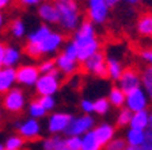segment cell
<instances>
[{"mask_svg": "<svg viewBox=\"0 0 152 150\" xmlns=\"http://www.w3.org/2000/svg\"><path fill=\"white\" fill-rule=\"evenodd\" d=\"M71 41L77 49V58H79L80 64L86 61L88 57H91L94 53L101 50V42L96 37L95 25L90 20H83L80 23V26L73 33Z\"/></svg>", "mask_w": 152, "mask_h": 150, "instance_id": "1", "label": "cell"}, {"mask_svg": "<svg viewBox=\"0 0 152 150\" xmlns=\"http://www.w3.org/2000/svg\"><path fill=\"white\" fill-rule=\"evenodd\" d=\"M64 43H65V37H64L63 33L52 30V33L45 38L41 43H38V45L26 43L25 47H23V51L30 58L54 56V54H57L60 51V49L64 46Z\"/></svg>", "mask_w": 152, "mask_h": 150, "instance_id": "2", "label": "cell"}, {"mask_svg": "<svg viewBox=\"0 0 152 150\" xmlns=\"http://www.w3.org/2000/svg\"><path fill=\"white\" fill-rule=\"evenodd\" d=\"M58 9V26L64 33H75L83 22L80 7L76 0H65L56 3Z\"/></svg>", "mask_w": 152, "mask_h": 150, "instance_id": "3", "label": "cell"}, {"mask_svg": "<svg viewBox=\"0 0 152 150\" xmlns=\"http://www.w3.org/2000/svg\"><path fill=\"white\" fill-rule=\"evenodd\" d=\"M61 75L58 70H54L53 73L41 75L35 83V92L38 96H54L58 92L61 87Z\"/></svg>", "mask_w": 152, "mask_h": 150, "instance_id": "4", "label": "cell"}, {"mask_svg": "<svg viewBox=\"0 0 152 150\" xmlns=\"http://www.w3.org/2000/svg\"><path fill=\"white\" fill-rule=\"evenodd\" d=\"M26 104H27V99L20 88L14 87L12 89H10L7 93L3 95L1 106L8 114H20L26 108Z\"/></svg>", "mask_w": 152, "mask_h": 150, "instance_id": "5", "label": "cell"}, {"mask_svg": "<svg viewBox=\"0 0 152 150\" xmlns=\"http://www.w3.org/2000/svg\"><path fill=\"white\" fill-rule=\"evenodd\" d=\"M86 12H87V20L96 25L106 23L110 14V7L104 0H87L86 4Z\"/></svg>", "mask_w": 152, "mask_h": 150, "instance_id": "6", "label": "cell"}, {"mask_svg": "<svg viewBox=\"0 0 152 150\" xmlns=\"http://www.w3.org/2000/svg\"><path fill=\"white\" fill-rule=\"evenodd\" d=\"M16 131H18V135L25 139V141L33 142L37 141L38 138L42 135V125L38 119L30 118L28 116L27 119H23L20 122L15 123Z\"/></svg>", "mask_w": 152, "mask_h": 150, "instance_id": "7", "label": "cell"}, {"mask_svg": "<svg viewBox=\"0 0 152 150\" xmlns=\"http://www.w3.org/2000/svg\"><path fill=\"white\" fill-rule=\"evenodd\" d=\"M106 56L102 50L94 53L91 57L83 61L82 62V68L86 73H90L92 76L96 77H106L107 72H106Z\"/></svg>", "mask_w": 152, "mask_h": 150, "instance_id": "8", "label": "cell"}, {"mask_svg": "<svg viewBox=\"0 0 152 150\" xmlns=\"http://www.w3.org/2000/svg\"><path fill=\"white\" fill-rule=\"evenodd\" d=\"M73 115L68 112H52L48 116L46 120V130L52 135L65 134L66 128L69 126Z\"/></svg>", "mask_w": 152, "mask_h": 150, "instance_id": "9", "label": "cell"}, {"mask_svg": "<svg viewBox=\"0 0 152 150\" xmlns=\"http://www.w3.org/2000/svg\"><path fill=\"white\" fill-rule=\"evenodd\" d=\"M95 127V118L92 115L83 114L80 116H73L71 120L69 126L66 128V137L68 135H76V137H82L86 133L91 131Z\"/></svg>", "mask_w": 152, "mask_h": 150, "instance_id": "10", "label": "cell"}, {"mask_svg": "<svg viewBox=\"0 0 152 150\" xmlns=\"http://www.w3.org/2000/svg\"><path fill=\"white\" fill-rule=\"evenodd\" d=\"M15 72H16V83L20 84L22 87H28V88L34 87L38 77L41 76L38 66L33 65V64H25V65L18 66V68H15Z\"/></svg>", "mask_w": 152, "mask_h": 150, "instance_id": "11", "label": "cell"}, {"mask_svg": "<svg viewBox=\"0 0 152 150\" xmlns=\"http://www.w3.org/2000/svg\"><path fill=\"white\" fill-rule=\"evenodd\" d=\"M148 106H149V99L141 87L136 88V89H133V91L126 93L125 106L124 107H126L129 111H132V112L142 111V109L148 108Z\"/></svg>", "mask_w": 152, "mask_h": 150, "instance_id": "12", "label": "cell"}, {"mask_svg": "<svg viewBox=\"0 0 152 150\" xmlns=\"http://www.w3.org/2000/svg\"><path fill=\"white\" fill-rule=\"evenodd\" d=\"M117 87L122 89L125 93L141 87V77H140V70L136 68H126L124 69L121 77L117 80Z\"/></svg>", "mask_w": 152, "mask_h": 150, "instance_id": "13", "label": "cell"}, {"mask_svg": "<svg viewBox=\"0 0 152 150\" xmlns=\"http://www.w3.org/2000/svg\"><path fill=\"white\" fill-rule=\"evenodd\" d=\"M37 14L38 18L41 19V22H44L45 25L49 26L58 25V9H57L56 3L50 1V0L42 1L37 7Z\"/></svg>", "mask_w": 152, "mask_h": 150, "instance_id": "14", "label": "cell"}, {"mask_svg": "<svg viewBox=\"0 0 152 150\" xmlns=\"http://www.w3.org/2000/svg\"><path fill=\"white\" fill-rule=\"evenodd\" d=\"M54 62H56V69L63 76H73L82 68V64L77 59L69 58V57L64 56L63 53L57 54L56 58H54Z\"/></svg>", "mask_w": 152, "mask_h": 150, "instance_id": "15", "label": "cell"}, {"mask_svg": "<svg viewBox=\"0 0 152 150\" xmlns=\"http://www.w3.org/2000/svg\"><path fill=\"white\" fill-rule=\"evenodd\" d=\"M16 84V72L15 68H0V95H4L12 89Z\"/></svg>", "mask_w": 152, "mask_h": 150, "instance_id": "16", "label": "cell"}, {"mask_svg": "<svg viewBox=\"0 0 152 150\" xmlns=\"http://www.w3.org/2000/svg\"><path fill=\"white\" fill-rule=\"evenodd\" d=\"M92 130H94L95 135L98 138V141L101 142L103 146L107 143V142H110L111 139H114V138H115V133H117L115 126H113L111 123H101V125L95 126Z\"/></svg>", "mask_w": 152, "mask_h": 150, "instance_id": "17", "label": "cell"}, {"mask_svg": "<svg viewBox=\"0 0 152 150\" xmlns=\"http://www.w3.org/2000/svg\"><path fill=\"white\" fill-rule=\"evenodd\" d=\"M22 59V50L16 46H6L3 57V66L6 68H16Z\"/></svg>", "mask_w": 152, "mask_h": 150, "instance_id": "18", "label": "cell"}, {"mask_svg": "<svg viewBox=\"0 0 152 150\" xmlns=\"http://www.w3.org/2000/svg\"><path fill=\"white\" fill-rule=\"evenodd\" d=\"M129 127L136 128V130H142V131H145L147 128H149L148 109H142V111L133 112L132 119H130V123H129Z\"/></svg>", "mask_w": 152, "mask_h": 150, "instance_id": "19", "label": "cell"}, {"mask_svg": "<svg viewBox=\"0 0 152 150\" xmlns=\"http://www.w3.org/2000/svg\"><path fill=\"white\" fill-rule=\"evenodd\" d=\"M50 33H52L50 26L42 23V25H39L37 28H34L33 31H30L27 34V43H33V45L41 43Z\"/></svg>", "mask_w": 152, "mask_h": 150, "instance_id": "20", "label": "cell"}, {"mask_svg": "<svg viewBox=\"0 0 152 150\" xmlns=\"http://www.w3.org/2000/svg\"><path fill=\"white\" fill-rule=\"evenodd\" d=\"M106 72H107L106 77H109L113 81H117L124 72V66L120 59L114 58V57H109L106 59Z\"/></svg>", "mask_w": 152, "mask_h": 150, "instance_id": "21", "label": "cell"}, {"mask_svg": "<svg viewBox=\"0 0 152 150\" xmlns=\"http://www.w3.org/2000/svg\"><path fill=\"white\" fill-rule=\"evenodd\" d=\"M65 147V138L61 135H52L39 141V150H60Z\"/></svg>", "mask_w": 152, "mask_h": 150, "instance_id": "22", "label": "cell"}, {"mask_svg": "<svg viewBox=\"0 0 152 150\" xmlns=\"http://www.w3.org/2000/svg\"><path fill=\"white\" fill-rule=\"evenodd\" d=\"M80 150H103V145L98 141L94 130L82 135V149Z\"/></svg>", "mask_w": 152, "mask_h": 150, "instance_id": "23", "label": "cell"}, {"mask_svg": "<svg viewBox=\"0 0 152 150\" xmlns=\"http://www.w3.org/2000/svg\"><path fill=\"white\" fill-rule=\"evenodd\" d=\"M140 77H141V88L147 93L149 101H152V66L148 65L140 70Z\"/></svg>", "mask_w": 152, "mask_h": 150, "instance_id": "24", "label": "cell"}, {"mask_svg": "<svg viewBox=\"0 0 152 150\" xmlns=\"http://www.w3.org/2000/svg\"><path fill=\"white\" fill-rule=\"evenodd\" d=\"M125 97H126V93L120 89L118 87H113L109 92L107 100L110 103L111 107H115V108H122L125 106Z\"/></svg>", "mask_w": 152, "mask_h": 150, "instance_id": "25", "label": "cell"}, {"mask_svg": "<svg viewBox=\"0 0 152 150\" xmlns=\"http://www.w3.org/2000/svg\"><path fill=\"white\" fill-rule=\"evenodd\" d=\"M137 31L142 37H152V14H144L137 20Z\"/></svg>", "mask_w": 152, "mask_h": 150, "instance_id": "26", "label": "cell"}, {"mask_svg": "<svg viewBox=\"0 0 152 150\" xmlns=\"http://www.w3.org/2000/svg\"><path fill=\"white\" fill-rule=\"evenodd\" d=\"M8 31L15 39H22L23 37L27 35V28H26V23L22 19H14L8 26Z\"/></svg>", "mask_w": 152, "mask_h": 150, "instance_id": "27", "label": "cell"}, {"mask_svg": "<svg viewBox=\"0 0 152 150\" xmlns=\"http://www.w3.org/2000/svg\"><path fill=\"white\" fill-rule=\"evenodd\" d=\"M125 141L128 146H141L144 141V131L142 130H136V128L129 127V130L125 134Z\"/></svg>", "mask_w": 152, "mask_h": 150, "instance_id": "28", "label": "cell"}, {"mask_svg": "<svg viewBox=\"0 0 152 150\" xmlns=\"http://www.w3.org/2000/svg\"><path fill=\"white\" fill-rule=\"evenodd\" d=\"M25 139L18 134H12L6 138V141L3 142L4 150H22L25 147Z\"/></svg>", "mask_w": 152, "mask_h": 150, "instance_id": "29", "label": "cell"}, {"mask_svg": "<svg viewBox=\"0 0 152 150\" xmlns=\"http://www.w3.org/2000/svg\"><path fill=\"white\" fill-rule=\"evenodd\" d=\"M27 112H28V116H30V118H34V119H38V120H39V119H44L45 116H46L48 111L39 104L38 100H33V101H30L27 106Z\"/></svg>", "mask_w": 152, "mask_h": 150, "instance_id": "30", "label": "cell"}, {"mask_svg": "<svg viewBox=\"0 0 152 150\" xmlns=\"http://www.w3.org/2000/svg\"><path fill=\"white\" fill-rule=\"evenodd\" d=\"M132 111L126 108V107H122L118 111L117 119H115V123H117V127H129L130 119H132Z\"/></svg>", "mask_w": 152, "mask_h": 150, "instance_id": "31", "label": "cell"}, {"mask_svg": "<svg viewBox=\"0 0 152 150\" xmlns=\"http://www.w3.org/2000/svg\"><path fill=\"white\" fill-rule=\"evenodd\" d=\"M110 103L107 97H99L94 101V114L96 115H106L110 111Z\"/></svg>", "mask_w": 152, "mask_h": 150, "instance_id": "32", "label": "cell"}, {"mask_svg": "<svg viewBox=\"0 0 152 150\" xmlns=\"http://www.w3.org/2000/svg\"><path fill=\"white\" fill-rule=\"evenodd\" d=\"M37 66H38V69H39V73H41V75H48V73H53L54 70H57L56 69V62H54L53 58L42 59Z\"/></svg>", "mask_w": 152, "mask_h": 150, "instance_id": "33", "label": "cell"}, {"mask_svg": "<svg viewBox=\"0 0 152 150\" xmlns=\"http://www.w3.org/2000/svg\"><path fill=\"white\" fill-rule=\"evenodd\" d=\"M126 141H125V138H114L111 139L110 142L103 146V150H125L126 149Z\"/></svg>", "mask_w": 152, "mask_h": 150, "instance_id": "34", "label": "cell"}, {"mask_svg": "<svg viewBox=\"0 0 152 150\" xmlns=\"http://www.w3.org/2000/svg\"><path fill=\"white\" fill-rule=\"evenodd\" d=\"M65 147L68 150H80L82 149V137L68 135L65 138Z\"/></svg>", "mask_w": 152, "mask_h": 150, "instance_id": "35", "label": "cell"}, {"mask_svg": "<svg viewBox=\"0 0 152 150\" xmlns=\"http://www.w3.org/2000/svg\"><path fill=\"white\" fill-rule=\"evenodd\" d=\"M37 100L39 101V104L46 109L48 112H49V111H53V109L56 108L57 101H56V99H54V96H38Z\"/></svg>", "mask_w": 152, "mask_h": 150, "instance_id": "36", "label": "cell"}, {"mask_svg": "<svg viewBox=\"0 0 152 150\" xmlns=\"http://www.w3.org/2000/svg\"><path fill=\"white\" fill-rule=\"evenodd\" d=\"M61 53H63L64 56L69 57V58H73V59H77V61H79V58H77V49H76V46L73 45L72 41L64 43L63 51H61ZM79 62H80V61H79Z\"/></svg>", "mask_w": 152, "mask_h": 150, "instance_id": "37", "label": "cell"}, {"mask_svg": "<svg viewBox=\"0 0 152 150\" xmlns=\"http://www.w3.org/2000/svg\"><path fill=\"white\" fill-rule=\"evenodd\" d=\"M141 150H152V128H147L144 131V141H142L141 146H140Z\"/></svg>", "mask_w": 152, "mask_h": 150, "instance_id": "38", "label": "cell"}, {"mask_svg": "<svg viewBox=\"0 0 152 150\" xmlns=\"http://www.w3.org/2000/svg\"><path fill=\"white\" fill-rule=\"evenodd\" d=\"M80 109L83 111V114L92 115L94 114V101L90 99H83L80 101Z\"/></svg>", "mask_w": 152, "mask_h": 150, "instance_id": "39", "label": "cell"}, {"mask_svg": "<svg viewBox=\"0 0 152 150\" xmlns=\"http://www.w3.org/2000/svg\"><path fill=\"white\" fill-rule=\"evenodd\" d=\"M44 0H18L19 6L26 7V8H31V7H38Z\"/></svg>", "mask_w": 152, "mask_h": 150, "instance_id": "40", "label": "cell"}, {"mask_svg": "<svg viewBox=\"0 0 152 150\" xmlns=\"http://www.w3.org/2000/svg\"><path fill=\"white\" fill-rule=\"evenodd\" d=\"M140 57H141V58L144 59L148 65L152 66V47L141 50V51H140Z\"/></svg>", "mask_w": 152, "mask_h": 150, "instance_id": "41", "label": "cell"}, {"mask_svg": "<svg viewBox=\"0 0 152 150\" xmlns=\"http://www.w3.org/2000/svg\"><path fill=\"white\" fill-rule=\"evenodd\" d=\"M12 4V0H0V11L6 9L7 7H10Z\"/></svg>", "mask_w": 152, "mask_h": 150, "instance_id": "42", "label": "cell"}, {"mask_svg": "<svg viewBox=\"0 0 152 150\" xmlns=\"http://www.w3.org/2000/svg\"><path fill=\"white\" fill-rule=\"evenodd\" d=\"M4 50H6V45L3 42H0V68L3 66V57H4Z\"/></svg>", "mask_w": 152, "mask_h": 150, "instance_id": "43", "label": "cell"}, {"mask_svg": "<svg viewBox=\"0 0 152 150\" xmlns=\"http://www.w3.org/2000/svg\"><path fill=\"white\" fill-rule=\"evenodd\" d=\"M104 1H106V3H107V6L111 8V7H114V6H117V4H120L122 0H104Z\"/></svg>", "mask_w": 152, "mask_h": 150, "instance_id": "44", "label": "cell"}, {"mask_svg": "<svg viewBox=\"0 0 152 150\" xmlns=\"http://www.w3.org/2000/svg\"><path fill=\"white\" fill-rule=\"evenodd\" d=\"M6 25V16H4L3 11H0V28H3Z\"/></svg>", "mask_w": 152, "mask_h": 150, "instance_id": "45", "label": "cell"}, {"mask_svg": "<svg viewBox=\"0 0 152 150\" xmlns=\"http://www.w3.org/2000/svg\"><path fill=\"white\" fill-rule=\"evenodd\" d=\"M124 1H126V3L130 4V6H136V4H139V0H124Z\"/></svg>", "mask_w": 152, "mask_h": 150, "instance_id": "46", "label": "cell"}, {"mask_svg": "<svg viewBox=\"0 0 152 150\" xmlns=\"http://www.w3.org/2000/svg\"><path fill=\"white\" fill-rule=\"evenodd\" d=\"M125 150H141L139 146H126V149Z\"/></svg>", "mask_w": 152, "mask_h": 150, "instance_id": "47", "label": "cell"}, {"mask_svg": "<svg viewBox=\"0 0 152 150\" xmlns=\"http://www.w3.org/2000/svg\"><path fill=\"white\" fill-rule=\"evenodd\" d=\"M149 127L152 128V112L149 114Z\"/></svg>", "mask_w": 152, "mask_h": 150, "instance_id": "48", "label": "cell"}, {"mask_svg": "<svg viewBox=\"0 0 152 150\" xmlns=\"http://www.w3.org/2000/svg\"><path fill=\"white\" fill-rule=\"evenodd\" d=\"M50 1H53V3H61V1H65V0H50Z\"/></svg>", "mask_w": 152, "mask_h": 150, "instance_id": "49", "label": "cell"}, {"mask_svg": "<svg viewBox=\"0 0 152 150\" xmlns=\"http://www.w3.org/2000/svg\"><path fill=\"white\" fill-rule=\"evenodd\" d=\"M0 150H4V145L0 142Z\"/></svg>", "mask_w": 152, "mask_h": 150, "instance_id": "50", "label": "cell"}, {"mask_svg": "<svg viewBox=\"0 0 152 150\" xmlns=\"http://www.w3.org/2000/svg\"><path fill=\"white\" fill-rule=\"evenodd\" d=\"M0 126H1V108H0Z\"/></svg>", "mask_w": 152, "mask_h": 150, "instance_id": "51", "label": "cell"}, {"mask_svg": "<svg viewBox=\"0 0 152 150\" xmlns=\"http://www.w3.org/2000/svg\"><path fill=\"white\" fill-rule=\"evenodd\" d=\"M60 150H68V149H66V147H63V149H60Z\"/></svg>", "mask_w": 152, "mask_h": 150, "instance_id": "52", "label": "cell"}, {"mask_svg": "<svg viewBox=\"0 0 152 150\" xmlns=\"http://www.w3.org/2000/svg\"><path fill=\"white\" fill-rule=\"evenodd\" d=\"M140 1H142V0H139V3H140Z\"/></svg>", "mask_w": 152, "mask_h": 150, "instance_id": "53", "label": "cell"}]
</instances>
